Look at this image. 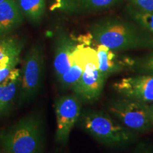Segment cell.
<instances>
[{"instance_id": "cell-1", "label": "cell", "mask_w": 153, "mask_h": 153, "mask_svg": "<svg viewBox=\"0 0 153 153\" xmlns=\"http://www.w3.org/2000/svg\"><path fill=\"white\" fill-rule=\"evenodd\" d=\"M91 39L113 51L153 49V34L135 22L106 18L91 26Z\"/></svg>"}, {"instance_id": "cell-2", "label": "cell", "mask_w": 153, "mask_h": 153, "mask_svg": "<svg viewBox=\"0 0 153 153\" xmlns=\"http://www.w3.org/2000/svg\"><path fill=\"white\" fill-rule=\"evenodd\" d=\"M45 123L33 111L0 133V148L7 153H45Z\"/></svg>"}, {"instance_id": "cell-3", "label": "cell", "mask_w": 153, "mask_h": 153, "mask_svg": "<svg viewBox=\"0 0 153 153\" xmlns=\"http://www.w3.org/2000/svg\"><path fill=\"white\" fill-rule=\"evenodd\" d=\"M77 123L86 133L104 144L125 145L135 137L133 131L101 111H82Z\"/></svg>"}, {"instance_id": "cell-4", "label": "cell", "mask_w": 153, "mask_h": 153, "mask_svg": "<svg viewBox=\"0 0 153 153\" xmlns=\"http://www.w3.org/2000/svg\"><path fill=\"white\" fill-rule=\"evenodd\" d=\"M45 57L39 43L30 48L24 57L21 70V84L18 97L20 106L28 104L37 97L43 87L45 75Z\"/></svg>"}, {"instance_id": "cell-5", "label": "cell", "mask_w": 153, "mask_h": 153, "mask_svg": "<svg viewBox=\"0 0 153 153\" xmlns=\"http://www.w3.org/2000/svg\"><path fill=\"white\" fill-rule=\"evenodd\" d=\"M112 117L133 132H143L152 126L150 105L135 99L121 97L108 104Z\"/></svg>"}, {"instance_id": "cell-6", "label": "cell", "mask_w": 153, "mask_h": 153, "mask_svg": "<svg viewBox=\"0 0 153 153\" xmlns=\"http://www.w3.org/2000/svg\"><path fill=\"white\" fill-rule=\"evenodd\" d=\"M82 101L74 94L57 98L55 102L57 143L65 145L68 141L72 128L79 120L82 112Z\"/></svg>"}, {"instance_id": "cell-7", "label": "cell", "mask_w": 153, "mask_h": 153, "mask_svg": "<svg viewBox=\"0 0 153 153\" xmlns=\"http://www.w3.org/2000/svg\"><path fill=\"white\" fill-rule=\"evenodd\" d=\"M105 80L99 71L97 51L91 48L81 77L72 89L73 93L82 103L94 102L100 97Z\"/></svg>"}, {"instance_id": "cell-8", "label": "cell", "mask_w": 153, "mask_h": 153, "mask_svg": "<svg viewBox=\"0 0 153 153\" xmlns=\"http://www.w3.org/2000/svg\"><path fill=\"white\" fill-rule=\"evenodd\" d=\"M113 87L121 97L145 103L153 102V74H138L124 77L115 82Z\"/></svg>"}, {"instance_id": "cell-9", "label": "cell", "mask_w": 153, "mask_h": 153, "mask_svg": "<svg viewBox=\"0 0 153 153\" xmlns=\"http://www.w3.org/2000/svg\"><path fill=\"white\" fill-rule=\"evenodd\" d=\"M80 42L79 38H74L65 31H60L57 34L55 39L53 67L57 80L71 66L72 54Z\"/></svg>"}, {"instance_id": "cell-10", "label": "cell", "mask_w": 153, "mask_h": 153, "mask_svg": "<svg viewBox=\"0 0 153 153\" xmlns=\"http://www.w3.org/2000/svg\"><path fill=\"white\" fill-rule=\"evenodd\" d=\"M120 0H54L51 10L69 14H79L110 8Z\"/></svg>"}, {"instance_id": "cell-11", "label": "cell", "mask_w": 153, "mask_h": 153, "mask_svg": "<svg viewBox=\"0 0 153 153\" xmlns=\"http://www.w3.org/2000/svg\"><path fill=\"white\" fill-rule=\"evenodd\" d=\"M97 54L98 57L99 71L106 79L113 74L117 73L126 68H131L133 60L119 57L111 50L102 45H97Z\"/></svg>"}, {"instance_id": "cell-12", "label": "cell", "mask_w": 153, "mask_h": 153, "mask_svg": "<svg viewBox=\"0 0 153 153\" xmlns=\"http://www.w3.org/2000/svg\"><path fill=\"white\" fill-rule=\"evenodd\" d=\"M21 84V70L16 68L0 83V117L10 112L18 98Z\"/></svg>"}, {"instance_id": "cell-13", "label": "cell", "mask_w": 153, "mask_h": 153, "mask_svg": "<svg viewBox=\"0 0 153 153\" xmlns=\"http://www.w3.org/2000/svg\"><path fill=\"white\" fill-rule=\"evenodd\" d=\"M24 15L16 0L0 4V38L8 36L24 22Z\"/></svg>"}, {"instance_id": "cell-14", "label": "cell", "mask_w": 153, "mask_h": 153, "mask_svg": "<svg viewBox=\"0 0 153 153\" xmlns=\"http://www.w3.org/2000/svg\"><path fill=\"white\" fill-rule=\"evenodd\" d=\"M24 41L15 36L0 38V67L11 64H19Z\"/></svg>"}, {"instance_id": "cell-15", "label": "cell", "mask_w": 153, "mask_h": 153, "mask_svg": "<svg viewBox=\"0 0 153 153\" xmlns=\"http://www.w3.org/2000/svg\"><path fill=\"white\" fill-rule=\"evenodd\" d=\"M24 17L33 24L41 22L45 13V0H16Z\"/></svg>"}, {"instance_id": "cell-16", "label": "cell", "mask_w": 153, "mask_h": 153, "mask_svg": "<svg viewBox=\"0 0 153 153\" xmlns=\"http://www.w3.org/2000/svg\"><path fill=\"white\" fill-rule=\"evenodd\" d=\"M85 69V64L77 57L72 56V65L68 71L58 79L61 88L64 90L73 89L79 82Z\"/></svg>"}, {"instance_id": "cell-17", "label": "cell", "mask_w": 153, "mask_h": 153, "mask_svg": "<svg viewBox=\"0 0 153 153\" xmlns=\"http://www.w3.org/2000/svg\"><path fill=\"white\" fill-rule=\"evenodd\" d=\"M126 12L133 22L136 23L141 27L148 30L153 34V13L146 12L139 10L133 7L128 5L126 9Z\"/></svg>"}, {"instance_id": "cell-18", "label": "cell", "mask_w": 153, "mask_h": 153, "mask_svg": "<svg viewBox=\"0 0 153 153\" xmlns=\"http://www.w3.org/2000/svg\"><path fill=\"white\" fill-rule=\"evenodd\" d=\"M131 68L142 74H153V52L133 60Z\"/></svg>"}, {"instance_id": "cell-19", "label": "cell", "mask_w": 153, "mask_h": 153, "mask_svg": "<svg viewBox=\"0 0 153 153\" xmlns=\"http://www.w3.org/2000/svg\"><path fill=\"white\" fill-rule=\"evenodd\" d=\"M130 1L139 10L153 13V0H130Z\"/></svg>"}, {"instance_id": "cell-20", "label": "cell", "mask_w": 153, "mask_h": 153, "mask_svg": "<svg viewBox=\"0 0 153 153\" xmlns=\"http://www.w3.org/2000/svg\"><path fill=\"white\" fill-rule=\"evenodd\" d=\"M18 64H11L9 65L0 67V83L2 82L9 75L15 68H17Z\"/></svg>"}, {"instance_id": "cell-21", "label": "cell", "mask_w": 153, "mask_h": 153, "mask_svg": "<svg viewBox=\"0 0 153 153\" xmlns=\"http://www.w3.org/2000/svg\"><path fill=\"white\" fill-rule=\"evenodd\" d=\"M150 112H151V118H152V123L153 125V104L150 105Z\"/></svg>"}, {"instance_id": "cell-22", "label": "cell", "mask_w": 153, "mask_h": 153, "mask_svg": "<svg viewBox=\"0 0 153 153\" xmlns=\"http://www.w3.org/2000/svg\"><path fill=\"white\" fill-rule=\"evenodd\" d=\"M0 153H7V152H5L4 150H3L2 149L0 148Z\"/></svg>"}, {"instance_id": "cell-23", "label": "cell", "mask_w": 153, "mask_h": 153, "mask_svg": "<svg viewBox=\"0 0 153 153\" xmlns=\"http://www.w3.org/2000/svg\"><path fill=\"white\" fill-rule=\"evenodd\" d=\"M7 1V0H0V4L4 2V1Z\"/></svg>"}, {"instance_id": "cell-24", "label": "cell", "mask_w": 153, "mask_h": 153, "mask_svg": "<svg viewBox=\"0 0 153 153\" xmlns=\"http://www.w3.org/2000/svg\"><path fill=\"white\" fill-rule=\"evenodd\" d=\"M142 153H150V152H142Z\"/></svg>"}]
</instances>
